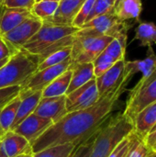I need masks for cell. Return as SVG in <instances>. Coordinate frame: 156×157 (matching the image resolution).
<instances>
[{
	"label": "cell",
	"mask_w": 156,
	"mask_h": 157,
	"mask_svg": "<svg viewBox=\"0 0 156 157\" xmlns=\"http://www.w3.org/2000/svg\"><path fill=\"white\" fill-rule=\"evenodd\" d=\"M17 52H18L17 50L14 49L6 40H5L0 36V61L5 59H9L12 55H14Z\"/></svg>",
	"instance_id": "36"
},
{
	"label": "cell",
	"mask_w": 156,
	"mask_h": 157,
	"mask_svg": "<svg viewBox=\"0 0 156 157\" xmlns=\"http://www.w3.org/2000/svg\"><path fill=\"white\" fill-rule=\"evenodd\" d=\"M39 1H41V0H35V2H39Z\"/></svg>",
	"instance_id": "50"
},
{
	"label": "cell",
	"mask_w": 156,
	"mask_h": 157,
	"mask_svg": "<svg viewBox=\"0 0 156 157\" xmlns=\"http://www.w3.org/2000/svg\"><path fill=\"white\" fill-rule=\"evenodd\" d=\"M20 93V86H14L0 89V110Z\"/></svg>",
	"instance_id": "34"
},
{
	"label": "cell",
	"mask_w": 156,
	"mask_h": 157,
	"mask_svg": "<svg viewBox=\"0 0 156 157\" xmlns=\"http://www.w3.org/2000/svg\"><path fill=\"white\" fill-rule=\"evenodd\" d=\"M99 98L97 81L94 78L66 95L65 102L67 112L87 109L97 103Z\"/></svg>",
	"instance_id": "8"
},
{
	"label": "cell",
	"mask_w": 156,
	"mask_h": 157,
	"mask_svg": "<svg viewBox=\"0 0 156 157\" xmlns=\"http://www.w3.org/2000/svg\"><path fill=\"white\" fill-rule=\"evenodd\" d=\"M78 29V28L70 25L43 22L38 32H36V34L26 44H24L20 50L29 54L37 56L51 45L60 41L62 39L74 35Z\"/></svg>",
	"instance_id": "4"
},
{
	"label": "cell",
	"mask_w": 156,
	"mask_h": 157,
	"mask_svg": "<svg viewBox=\"0 0 156 157\" xmlns=\"http://www.w3.org/2000/svg\"><path fill=\"white\" fill-rule=\"evenodd\" d=\"M21 98L17 112L15 118V121L10 128V131H13L19 123H21L27 117L32 114L38 106L40 98H42V91H36L25 96H19Z\"/></svg>",
	"instance_id": "20"
},
{
	"label": "cell",
	"mask_w": 156,
	"mask_h": 157,
	"mask_svg": "<svg viewBox=\"0 0 156 157\" xmlns=\"http://www.w3.org/2000/svg\"><path fill=\"white\" fill-rule=\"evenodd\" d=\"M135 40H140V46L149 47L156 44V25L154 22H142L135 30Z\"/></svg>",
	"instance_id": "23"
},
{
	"label": "cell",
	"mask_w": 156,
	"mask_h": 157,
	"mask_svg": "<svg viewBox=\"0 0 156 157\" xmlns=\"http://www.w3.org/2000/svg\"><path fill=\"white\" fill-rule=\"evenodd\" d=\"M75 147L73 144L56 145L35 153L32 155V157H69Z\"/></svg>",
	"instance_id": "27"
},
{
	"label": "cell",
	"mask_w": 156,
	"mask_h": 157,
	"mask_svg": "<svg viewBox=\"0 0 156 157\" xmlns=\"http://www.w3.org/2000/svg\"><path fill=\"white\" fill-rule=\"evenodd\" d=\"M42 21L36 17H31L21 24L1 35V37L6 40L14 49L19 51L24 44H26L42 26Z\"/></svg>",
	"instance_id": "9"
},
{
	"label": "cell",
	"mask_w": 156,
	"mask_h": 157,
	"mask_svg": "<svg viewBox=\"0 0 156 157\" xmlns=\"http://www.w3.org/2000/svg\"><path fill=\"white\" fill-rule=\"evenodd\" d=\"M152 149H153V150H154V151H156V143L154 144V145H153V146H152Z\"/></svg>",
	"instance_id": "46"
},
{
	"label": "cell",
	"mask_w": 156,
	"mask_h": 157,
	"mask_svg": "<svg viewBox=\"0 0 156 157\" xmlns=\"http://www.w3.org/2000/svg\"><path fill=\"white\" fill-rule=\"evenodd\" d=\"M156 124V101L142 109L133 120V132L142 140L152 132Z\"/></svg>",
	"instance_id": "14"
},
{
	"label": "cell",
	"mask_w": 156,
	"mask_h": 157,
	"mask_svg": "<svg viewBox=\"0 0 156 157\" xmlns=\"http://www.w3.org/2000/svg\"><path fill=\"white\" fill-rule=\"evenodd\" d=\"M49 1H53V2H58V3H60L62 0H49Z\"/></svg>",
	"instance_id": "48"
},
{
	"label": "cell",
	"mask_w": 156,
	"mask_h": 157,
	"mask_svg": "<svg viewBox=\"0 0 156 157\" xmlns=\"http://www.w3.org/2000/svg\"><path fill=\"white\" fill-rule=\"evenodd\" d=\"M53 122L46 118H42L34 113L27 117L14 130L16 133L26 138L31 144L40 134H42Z\"/></svg>",
	"instance_id": "11"
},
{
	"label": "cell",
	"mask_w": 156,
	"mask_h": 157,
	"mask_svg": "<svg viewBox=\"0 0 156 157\" xmlns=\"http://www.w3.org/2000/svg\"><path fill=\"white\" fill-rule=\"evenodd\" d=\"M71 52H72V46H67V47H64V48L50 54L45 59H43L42 61L38 63L37 71L44 69L46 67L59 64L68 59H71Z\"/></svg>",
	"instance_id": "26"
},
{
	"label": "cell",
	"mask_w": 156,
	"mask_h": 157,
	"mask_svg": "<svg viewBox=\"0 0 156 157\" xmlns=\"http://www.w3.org/2000/svg\"><path fill=\"white\" fill-rule=\"evenodd\" d=\"M82 28L88 29L98 35H108L123 40L128 39V30L131 25L126 21H121L112 13L101 15L87 21Z\"/></svg>",
	"instance_id": "6"
},
{
	"label": "cell",
	"mask_w": 156,
	"mask_h": 157,
	"mask_svg": "<svg viewBox=\"0 0 156 157\" xmlns=\"http://www.w3.org/2000/svg\"><path fill=\"white\" fill-rule=\"evenodd\" d=\"M155 131H156V124L154 125V127L153 128V130H152V132H155ZM151 132H150V133H151Z\"/></svg>",
	"instance_id": "47"
},
{
	"label": "cell",
	"mask_w": 156,
	"mask_h": 157,
	"mask_svg": "<svg viewBox=\"0 0 156 157\" xmlns=\"http://www.w3.org/2000/svg\"><path fill=\"white\" fill-rule=\"evenodd\" d=\"M20 101L21 98L18 95L0 110V125L5 132L10 131V128L15 121Z\"/></svg>",
	"instance_id": "24"
},
{
	"label": "cell",
	"mask_w": 156,
	"mask_h": 157,
	"mask_svg": "<svg viewBox=\"0 0 156 157\" xmlns=\"http://www.w3.org/2000/svg\"><path fill=\"white\" fill-rule=\"evenodd\" d=\"M71 76L72 71L69 67V69L56 77L42 90V98H52L66 95L70 85Z\"/></svg>",
	"instance_id": "21"
},
{
	"label": "cell",
	"mask_w": 156,
	"mask_h": 157,
	"mask_svg": "<svg viewBox=\"0 0 156 157\" xmlns=\"http://www.w3.org/2000/svg\"><path fill=\"white\" fill-rule=\"evenodd\" d=\"M0 157H8L2 150H1V148H0Z\"/></svg>",
	"instance_id": "42"
},
{
	"label": "cell",
	"mask_w": 156,
	"mask_h": 157,
	"mask_svg": "<svg viewBox=\"0 0 156 157\" xmlns=\"http://www.w3.org/2000/svg\"><path fill=\"white\" fill-rule=\"evenodd\" d=\"M121 1H123V0H114V7H115L116 6H118Z\"/></svg>",
	"instance_id": "41"
},
{
	"label": "cell",
	"mask_w": 156,
	"mask_h": 157,
	"mask_svg": "<svg viewBox=\"0 0 156 157\" xmlns=\"http://www.w3.org/2000/svg\"><path fill=\"white\" fill-rule=\"evenodd\" d=\"M113 40V37L108 35H100L96 37L89 45L74 60L73 63H93L107 48Z\"/></svg>",
	"instance_id": "18"
},
{
	"label": "cell",
	"mask_w": 156,
	"mask_h": 157,
	"mask_svg": "<svg viewBox=\"0 0 156 157\" xmlns=\"http://www.w3.org/2000/svg\"><path fill=\"white\" fill-rule=\"evenodd\" d=\"M9 59H5V60H2V61H0V67H2L7 61H8Z\"/></svg>",
	"instance_id": "40"
},
{
	"label": "cell",
	"mask_w": 156,
	"mask_h": 157,
	"mask_svg": "<svg viewBox=\"0 0 156 157\" xmlns=\"http://www.w3.org/2000/svg\"><path fill=\"white\" fill-rule=\"evenodd\" d=\"M35 4V0H4L5 7H22L31 9Z\"/></svg>",
	"instance_id": "37"
},
{
	"label": "cell",
	"mask_w": 156,
	"mask_h": 157,
	"mask_svg": "<svg viewBox=\"0 0 156 157\" xmlns=\"http://www.w3.org/2000/svg\"><path fill=\"white\" fill-rule=\"evenodd\" d=\"M125 68L129 70L132 75L136 73H142L141 78L149 77L156 70V53L152 46L148 47L147 53L144 59L135 61H126Z\"/></svg>",
	"instance_id": "19"
},
{
	"label": "cell",
	"mask_w": 156,
	"mask_h": 157,
	"mask_svg": "<svg viewBox=\"0 0 156 157\" xmlns=\"http://www.w3.org/2000/svg\"><path fill=\"white\" fill-rule=\"evenodd\" d=\"M131 132H133V122L123 112L109 116L96 132L90 157H108Z\"/></svg>",
	"instance_id": "2"
},
{
	"label": "cell",
	"mask_w": 156,
	"mask_h": 157,
	"mask_svg": "<svg viewBox=\"0 0 156 157\" xmlns=\"http://www.w3.org/2000/svg\"><path fill=\"white\" fill-rule=\"evenodd\" d=\"M31 17H33V14L29 8L5 7L0 17V36L13 29Z\"/></svg>",
	"instance_id": "15"
},
{
	"label": "cell",
	"mask_w": 156,
	"mask_h": 157,
	"mask_svg": "<svg viewBox=\"0 0 156 157\" xmlns=\"http://www.w3.org/2000/svg\"><path fill=\"white\" fill-rule=\"evenodd\" d=\"M138 139V136L134 132H131L126 138H124L113 150V152L108 155V157H125L130 152L135 141Z\"/></svg>",
	"instance_id": "30"
},
{
	"label": "cell",
	"mask_w": 156,
	"mask_h": 157,
	"mask_svg": "<svg viewBox=\"0 0 156 157\" xmlns=\"http://www.w3.org/2000/svg\"><path fill=\"white\" fill-rule=\"evenodd\" d=\"M96 0H85V2L83 3L82 6L80 7V9L78 10L77 14L75 15L73 22H72V26L81 29L86 22L87 17L95 5Z\"/></svg>",
	"instance_id": "31"
},
{
	"label": "cell",
	"mask_w": 156,
	"mask_h": 157,
	"mask_svg": "<svg viewBox=\"0 0 156 157\" xmlns=\"http://www.w3.org/2000/svg\"><path fill=\"white\" fill-rule=\"evenodd\" d=\"M71 63L72 59H68L59 64L36 71L28 78V80L23 85L20 86L19 96H25L40 90L42 91L56 77L69 69Z\"/></svg>",
	"instance_id": "7"
},
{
	"label": "cell",
	"mask_w": 156,
	"mask_h": 157,
	"mask_svg": "<svg viewBox=\"0 0 156 157\" xmlns=\"http://www.w3.org/2000/svg\"><path fill=\"white\" fill-rule=\"evenodd\" d=\"M138 138H139V137H138ZM130 151H131V150H130ZM129 153H130V152H129ZM129 153H128V154L126 155V156H125V157H128V155H129Z\"/></svg>",
	"instance_id": "49"
},
{
	"label": "cell",
	"mask_w": 156,
	"mask_h": 157,
	"mask_svg": "<svg viewBox=\"0 0 156 157\" xmlns=\"http://www.w3.org/2000/svg\"><path fill=\"white\" fill-rule=\"evenodd\" d=\"M65 98L66 95L52 98H41L33 113L42 118L49 119L55 123L68 113Z\"/></svg>",
	"instance_id": "10"
},
{
	"label": "cell",
	"mask_w": 156,
	"mask_h": 157,
	"mask_svg": "<svg viewBox=\"0 0 156 157\" xmlns=\"http://www.w3.org/2000/svg\"><path fill=\"white\" fill-rule=\"evenodd\" d=\"M72 76L66 95L96 78L92 63H73L70 65Z\"/></svg>",
	"instance_id": "16"
},
{
	"label": "cell",
	"mask_w": 156,
	"mask_h": 157,
	"mask_svg": "<svg viewBox=\"0 0 156 157\" xmlns=\"http://www.w3.org/2000/svg\"><path fill=\"white\" fill-rule=\"evenodd\" d=\"M116 61L108 55L105 52H103L92 63L94 67V75L95 77H98L102 75L105 72H107L109 68L113 66Z\"/></svg>",
	"instance_id": "29"
},
{
	"label": "cell",
	"mask_w": 156,
	"mask_h": 157,
	"mask_svg": "<svg viewBox=\"0 0 156 157\" xmlns=\"http://www.w3.org/2000/svg\"><path fill=\"white\" fill-rule=\"evenodd\" d=\"M133 75L125 69L120 86L110 93L99 98L91 107L68 112L60 121L51 125L32 144V154L49 147L73 144L75 146L83 144L94 135L108 119L111 111Z\"/></svg>",
	"instance_id": "1"
},
{
	"label": "cell",
	"mask_w": 156,
	"mask_h": 157,
	"mask_svg": "<svg viewBox=\"0 0 156 157\" xmlns=\"http://www.w3.org/2000/svg\"><path fill=\"white\" fill-rule=\"evenodd\" d=\"M127 40H123L118 38H113L110 43L107 46L104 52L112 57L116 62L125 59V52H126Z\"/></svg>",
	"instance_id": "28"
},
{
	"label": "cell",
	"mask_w": 156,
	"mask_h": 157,
	"mask_svg": "<svg viewBox=\"0 0 156 157\" xmlns=\"http://www.w3.org/2000/svg\"><path fill=\"white\" fill-rule=\"evenodd\" d=\"M153 151L154 150L148 146L143 140L138 138L132 145L128 157H150Z\"/></svg>",
	"instance_id": "33"
},
{
	"label": "cell",
	"mask_w": 156,
	"mask_h": 157,
	"mask_svg": "<svg viewBox=\"0 0 156 157\" xmlns=\"http://www.w3.org/2000/svg\"><path fill=\"white\" fill-rule=\"evenodd\" d=\"M143 10L142 0H123L114 7V14L121 21L139 19Z\"/></svg>",
	"instance_id": "22"
},
{
	"label": "cell",
	"mask_w": 156,
	"mask_h": 157,
	"mask_svg": "<svg viewBox=\"0 0 156 157\" xmlns=\"http://www.w3.org/2000/svg\"><path fill=\"white\" fill-rule=\"evenodd\" d=\"M143 141L145 142V144H146L148 146H150V147L152 148V146L156 143V131L155 132H151V133H149V134L145 137V139H144Z\"/></svg>",
	"instance_id": "38"
},
{
	"label": "cell",
	"mask_w": 156,
	"mask_h": 157,
	"mask_svg": "<svg viewBox=\"0 0 156 157\" xmlns=\"http://www.w3.org/2000/svg\"><path fill=\"white\" fill-rule=\"evenodd\" d=\"M4 9H5L4 0H0V17H1V15H2V13H3V11H4Z\"/></svg>",
	"instance_id": "39"
},
{
	"label": "cell",
	"mask_w": 156,
	"mask_h": 157,
	"mask_svg": "<svg viewBox=\"0 0 156 157\" xmlns=\"http://www.w3.org/2000/svg\"><path fill=\"white\" fill-rule=\"evenodd\" d=\"M112 12H114V0H96L95 5L87 17L86 22L96 17Z\"/></svg>",
	"instance_id": "32"
},
{
	"label": "cell",
	"mask_w": 156,
	"mask_h": 157,
	"mask_svg": "<svg viewBox=\"0 0 156 157\" xmlns=\"http://www.w3.org/2000/svg\"></svg>",
	"instance_id": "51"
},
{
	"label": "cell",
	"mask_w": 156,
	"mask_h": 157,
	"mask_svg": "<svg viewBox=\"0 0 156 157\" xmlns=\"http://www.w3.org/2000/svg\"><path fill=\"white\" fill-rule=\"evenodd\" d=\"M5 134V132H4V130L2 129V127H1V125H0V138L3 136Z\"/></svg>",
	"instance_id": "43"
},
{
	"label": "cell",
	"mask_w": 156,
	"mask_h": 157,
	"mask_svg": "<svg viewBox=\"0 0 156 157\" xmlns=\"http://www.w3.org/2000/svg\"><path fill=\"white\" fill-rule=\"evenodd\" d=\"M58 6H59L58 2L41 0L39 2H35L34 6L30 10L34 17L40 18L43 22H46L52 18L58 8Z\"/></svg>",
	"instance_id": "25"
},
{
	"label": "cell",
	"mask_w": 156,
	"mask_h": 157,
	"mask_svg": "<svg viewBox=\"0 0 156 157\" xmlns=\"http://www.w3.org/2000/svg\"><path fill=\"white\" fill-rule=\"evenodd\" d=\"M0 148L8 157L33 155L29 142L13 131L5 132V134L0 138Z\"/></svg>",
	"instance_id": "13"
},
{
	"label": "cell",
	"mask_w": 156,
	"mask_h": 157,
	"mask_svg": "<svg viewBox=\"0 0 156 157\" xmlns=\"http://www.w3.org/2000/svg\"><path fill=\"white\" fill-rule=\"evenodd\" d=\"M17 157H32V155H19V156Z\"/></svg>",
	"instance_id": "44"
},
{
	"label": "cell",
	"mask_w": 156,
	"mask_h": 157,
	"mask_svg": "<svg viewBox=\"0 0 156 157\" xmlns=\"http://www.w3.org/2000/svg\"><path fill=\"white\" fill-rule=\"evenodd\" d=\"M95 137H96V133L83 144L77 145L69 157H90Z\"/></svg>",
	"instance_id": "35"
},
{
	"label": "cell",
	"mask_w": 156,
	"mask_h": 157,
	"mask_svg": "<svg viewBox=\"0 0 156 157\" xmlns=\"http://www.w3.org/2000/svg\"><path fill=\"white\" fill-rule=\"evenodd\" d=\"M125 63V59L118 61L113 64L111 68H109L102 75L96 77L97 86L100 98L115 90L120 86L124 75Z\"/></svg>",
	"instance_id": "12"
},
{
	"label": "cell",
	"mask_w": 156,
	"mask_h": 157,
	"mask_svg": "<svg viewBox=\"0 0 156 157\" xmlns=\"http://www.w3.org/2000/svg\"><path fill=\"white\" fill-rule=\"evenodd\" d=\"M85 0H62L52 18L46 22L59 25H70Z\"/></svg>",
	"instance_id": "17"
},
{
	"label": "cell",
	"mask_w": 156,
	"mask_h": 157,
	"mask_svg": "<svg viewBox=\"0 0 156 157\" xmlns=\"http://www.w3.org/2000/svg\"><path fill=\"white\" fill-rule=\"evenodd\" d=\"M156 101V70L147 78H141L131 90L123 113L133 122L135 116Z\"/></svg>",
	"instance_id": "5"
},
{
	"label": "cell",
	"mask_w": 156,
	"mask_h": 157,
	"mask_svg": "<svg viewBox=\"0 0 156 157\" xmlns=\"http://www.w3.org/2000/svg\"><path fill=\"white\" fill-rule=\"evenodd\" d=\"M38 68L36 56L18 51L0 67V89L23 85Z\"/></svg>",
	"instance_id": "3"
},
{
	"label": "cell",
	"mask_w": 156,
	"mask_h": 157,
	"mask_svg": "<svg viewBox=\"0 0 156 157\" xmlns=\"http://www.w3.org/2000/svg\"><path fill=\"white\" fill-rule=\"evenodd\" d=\"M150 157H156V151H153V153H152V155H151V156Z\"/></svg>",
	"instance_id": "45"
}]
</instances>
